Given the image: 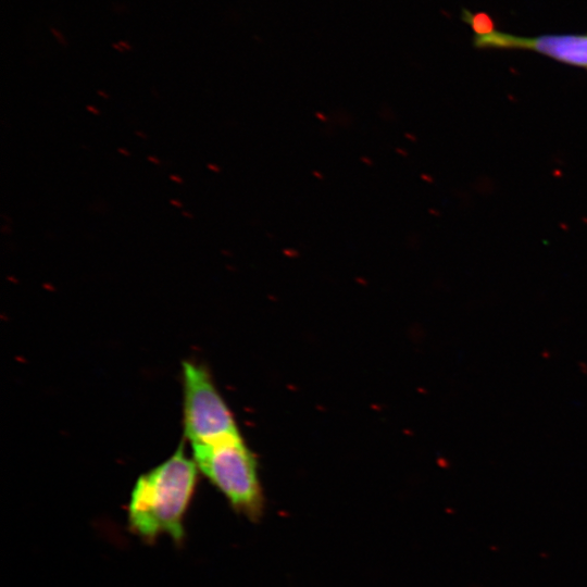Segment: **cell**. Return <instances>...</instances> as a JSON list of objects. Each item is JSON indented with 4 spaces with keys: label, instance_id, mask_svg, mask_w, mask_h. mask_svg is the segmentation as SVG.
<instances>
[{
    "label": "cell",
    "instance_id": "obj_1",
    "mask_svg": "<svg viewBox=\"0 0 587 587\" xmlns=\"http://www.w3.org/2000/svg\"><path fill=\"white\" fill-rule=\"evenodd\" d=\"M197 469L179 447L167 460L140 475L127 508L132 532L149 542L167 535L180 544L185 515L198 480Z\"/></svg>",
    "mask_w": 587,
    "mask_h": 587
},
{
    "label": "cell",
    "instance_id": "obj_2",
    "mask_svg": "<svg viewBox=\"0 0 587 587\" xmlns=\"http://www.w3.org/2000/svg\"><path fill=\"white\" fill-rule=\"evenodd\" d=\"M193 461L224 495L232 508L251 522H259L265 500L252 452L241 436L213 444L192 445Z\"/></svg>",
    "mask_w": 587,
    "mask_h": 587
},
{
    "label": "cell",
    "instance_id": "obj_3",
    "mask_svg": "<svg viewBox=\"0 0 587 587\" xmlns=\"http://www.w3.org/2000/svg\"><path fill=\"white\" fill-rule=\"evenodd\" d=\"M183 382L184 430L191 446L240 436L232 412L205 369L184 362Z\"/></svg>",
    "mask_w": 587,
    "mask_h": 587
},
{
    "label": "cell",
    "instance_id": "obj_4",
    "mask_svg": "<svg viewBox=\"0 0 587 587\" xmlns=\"http://www.w3.org/2000/svg\"><path fill=\"white\" fill-rule=\"evenodd\" d=\"M474 43L478 48L530 50L569 65L587 68V35L525 37L495 29L475 35Z\"/></svg>",
    "mask_w": 587,
    "mask_h": 587
},
{
    "label": "cell",
    "instance_id": "obj_5",
    "mask_svg": "<svg viewBox=\"0 0 587 587\" xmlns=\"http://www.w3.org/2000/svg\"><path fill=\"white\" fill-rule=\"evenodd\" d=\"M465 21L474 29L475 35H484L495 30L492 21L484 13L465 12Z\"/></svg>",
    "mask_w": 587,
    "mask_h": 587
},
{
    "label": "cell",
    "instance_id": "obj_6",
    "mask_svg": "<svg viewBox=\"0 0 587 587\" xmlns=\"http://www.w3.org/2000/svg\"><path fill=\"white\" fill-rule=\"evenodd\" d=\"M170 179L173 180L174 183H177V184H183L184 183L183 178L180 176L176 175V174H171Z\"/></svg>",
    "mask_w": 587,
    "mask_h": 587
},
{
    "label": "cell",
    "instance_id": "obj_7",
    "mask_svg": "<svg viewBox=\"0 0 587 587\" xmlns=\"http://www.w3.org/2000/svg\"><path fill=\"white\" fill-rule=\"evenodd\" d=\"M86 109H87L88 112H90V113H92L95 115L100 114V111L93 105L88 104V105H86Z\"/></svg>",
    "mask_w": 587,
    "mask_h": 587
},
{
    "label": "cell",
    "instance_id": "obj_8",
    "mask_svg": "<svg viewBox=\"0 0 587 587\" xmlns=\"http://www.w3.org/2000/svg\"><path fill=\"white\" fill-rule=\"evenodd\" d=\"M147 159H148V161H150L153 164H157V165L161 164L160 160L158 158L153 157V155H148Z\"/></svg>",
    "mask_w": 587,
    "mask_h": 587
},
{
    "label": "cell",
    "instance_id": "obj_9",
    "mask_svg": "<svg viewBox=\"0 0 587 587\" xmlns=\"http://www.w3.org/2000/svg\"><path fill=\"white\" fill-rule=\"evenodd\" d=\"M170 203L176 208H183V203L177 199H171Z\"/></svg>",
    "mask_w": 587,
    "mask_h": 587
},
{
    "label": "cell",
    "instance_id": "obj_10",
    "mask_svg": "<svg viewBox=\"0 0 587 587\" xmlns=\"http://www.w3.org/2000/svg\"><path fill=\"white\" fill-rule=\"evenodd\" d=\"M117 152L125 157H130V152L124 148H118Z\"/></svg>",
    "mask_w": 587,
    "mask_h": 587
},
{
    "label": "cell",
    "instance_id": "obj_11",
    "mask_svg": "<svg viewBox=\"0 0 587 587\" xmlns=\"http://www.w3.org/2000/svg\"><path fill=\"white\" fill-rule=\"evenodd\" d=\"M207 167H208L209 170H211L212 172H220V167H218L217 165H215V164L209 163V164L207 165Z\"/></svg>",
    "mask_w": 587,
    "mask_h": 587
},
{
    "label": "cell",
    "instance_id": "obj_12",
    "mask_svg": "<svg viewBox=\"0 0 587 587\" xmlns=\"http://www.w3.org/2000/svg\"><path fill=\"white\" fill-rule=\"evenodd\" d=\"M135 135H137L138 137H140V138H142V139H147V138H148V136H147L145 133L140 132V130H136V132H135Z\"/></svg>",
    "mask_w": 587,
    "mask_h": 587
},
{
    "label": "cell",
    "instance_id": "obj_13",
    "mask_svg": "<svg viewBox=\"0 0 587 587\" xmlns=\"http://www.w3.org/2000/svg\"><path fill=\"white\" fill-rule=\"evenodd\" d=\"M97 93H98L99 96H101L102 98H104V99H109V96H108L104 91H102V90H98Z\"/></svg>",
    "mask_w": 587,
    "mask_h": 587
},
{
    "label": "cell",
    "instance_id": "obj_14",
    "mask_svg": "<svg viewBox=\"0 0 587 587\" xmlns=\"http://www.w3.org/2000/svg\"><path fill=\"white\" fill-rule=\"evenodd\" d=\"M182 214H183V216L188 217V218L193 217V215L191 213L187 212V211H183Z\"/></svg>",
    "mask_w": 587,
    "mask_h": 587
}]
</instances>
